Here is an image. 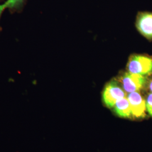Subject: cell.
Segmentation results:
<instances>
[{
	"instance_id": "9c48e42d",
	"label": "cell",
	"mask_w": 152,
	"mask_h": 152,
	"mask_svg": "<svg viewBox=\"0 0 152 152\" xmlns=\"http://www.w3.org/2000/svg\"><path fill=\"white\" fill-rule=\"evenodd\" d=\"M149 89H150V91L152 92V79L151 80L150 82H149Z\"/></svg>"
},
{
	"instance_id": "7a4b0ae2",
	"label": "cell",
	"mask_w": 152,
	"mask_h": 152,
	"mask_svg": "<svg viewBox=\"0 0 152 152\" xmlns=\"http://www.w3.org/2000/svg\"><path fill=\"white\" fill-rule=\"evenodd\" d=\"M121 81L125 92L131 93L141 90L146 83L147 79L144 76L129 72L121 77Z\"/></svg>"
},
{
	"instance_id": "277c9868",
	"label": "cell",
	"mask_w": 152,
	"mask_h": 152,
	"mask_svg": "<svg viewBox=\"0 0 152 152\" xmlns=\"http://www.w3.org/2000/svg\"><path fill=\"white\" fill-rule=\"evenodd\" d=\"M136 27L142 35L152 39V12H139L136 18Z\"/></svg>"
},
{
	"instance_id": "5b68a950",
	"label": "cell",
	"mask_w": 152,
	"mask_h": 152,
	"mask_svg": "<svg viewBox=\"0 0 152 152\" xmlns=\"http://www.w3.org/2000/svg\"><path fill=\"white\" fill-rule=\"evenodd\" d=\"M127 98L130 104L132 115L136 117L144 116L147 109L146 102L141 94L138 91L131 92Z\"/></svg>"
},
{
	"instance_id": "ba28073f",
	"label": "cell",
	"mask_w": 152,
	"mask_h": 152,
	"mask_svg": "<svg viewBox=\"0 0 152 152\" xmlns=\"http://www.w3.org/2000/svg\"><path fill=\"white\" fill-rule=\"evenodd\" d=\"M146 109L149 114L152 116V93L149 94L146 100Z\"/></svg>"
},
{
	"instance_id": "52a82bcc",
	"label": "cell",
	"mask_w": 152,
	"mask_h": 152,
	"mask_svg": "<svg viewBox=\"0 0 152 152\" xmlns=\"http://www.w3.org/2000/svg\"><path fill=\"white\" fill-rule=\"evenodd\" d=\"M26 2V0H6L4 4H0V19L2 14L6 9L12 12L22 11Z\"/></svg>"
},
{
	"instance_id": "8992f818",
	"label": "cell",
	"mask_w": 152,
	"mask_h": 152,
	"mask_svg": "<svg viewBox=\"0 0 152 152\" xmlns=\"http://www.w3.org/2000/svg\"><path fill=\"white\" fill-rule=\"evenodd\" d=\"M114 107L115 112L121 117H129L132 115L130 104L127 98L125 97L118 100Z\"/></svg>"
},
{
	"instance_id": "3957f363",
	"label": "cell",
	"mask_w": 152,
	"mask_h": 152,
	"mask_svg": "<svg viewBox=\"0 0 152 152\" xmlns=\"http://www.w3.org/2000/svg\"><path fill=\"white\" fill-rule=\"evenodd\" d=\"M126 96L125 90L114 82L108 84L103 94L104 102L109 108L113 107L118 100L125 98Z\"/></svg>"
},
{
	"instance_id": "30bf717a",
	"label": "cell",
	"mask_w": 152,
	"mask_h": 152,
	"mask_svg": "<svg viewBox=\"0 0 152 152\" xmlns=\"http://www.w3.org/2000/svg\"><path fill=\"white\" fill-rule=\"evenodd\" d=\"M3 1V0H0V1Z\"/></svg>"
},
{
	"instance_id": "6da1fadb",
	"label": "cell",
	"mask_w": 152,
	"mask_h": 152,
	"mask_svg": "<svg viewBox=\"0 0 152 152\" xmlns=\"http://www.w3.org/2000/svg\"><path fill=\"white\" fill-rule=\"evenodd\" d=\"M127 68L129 72L142 76L152 73V58L147 55H135L130 58Z\"/></svg>"
}]
</instances>
